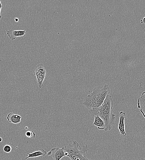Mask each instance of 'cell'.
I'll return each instance as SVG.
<instances>
[{
	"mask_svg": "<svg viewBox=\"0 0 145 160\" xmlns=\"http://www.w3.org/2000/svg\"><path fill=\"white\" fill-rule=\"evenodd\" d=\"M119 122L118 128L120 134L123 136H125L126 133L125 129L124 120L126 118V114L125 112L121 111L119 113Z\"/></svg>",
	"mask_w": 145,
	"mask_h": 160,
	"instance_id": "6",
	"label": "cell"
},
{
	"mask_svg": "<svg viewBox=\"0 0 145 160\" xmlns=\"http://www.w3.org/2000/svg\"><path fill=\"white\" fill-rule=\"evenodd\" d=\"M33 72L36 76L39 87L41 88L43 86V82L45 76L46 71L45 68L42 64H38L36 66Z\"/></svg>",
	"mask_w": 145,
	"mask_h": 160,
	"instance_id": "4",
	"label": "cell"
},
{
	"mask_svg": "<svg viewBox=\"0 0 145 160\" xmlns=\"http://www.w3.org/2000/svg\"><path fill=\"white\" fill-rule=\"evenodd\" d=\"M95 119L93 125L97 127L99 130L104 129L105 128V123L104 121L98 116L94 117Z\"/></svg>",
	"mask_w": 145,
	"mask_h": 160,
	"instance_id": "11",
	"label": "cell"
},
{
	"mask_svg": "<svg viewBox=\"0 0 145 160\" xmlns=\"http://www.w3.org/2000/svg\"><path fill=\"white\" fill-rule=\"evenodd\" d=\"M2 141V139L1 137H0V142H1Z\"/></svg>",
	"mask_w": 145,
	"mask_h": 160,
	"instance_id": "16",
	"label": "cell"
},
{
	"mask_svg": "<svg viewBox=\"0 0 145 160\" xmlns=\"http://www.w3.org/2000/svg\"><path fill=\"white\" fill-rule=\"evenodd\" d=\"M53 160H60L63 157L66 156L64 147L53 148L50 151Z\"/></svg>",
	"mask_w": 145,
	"mask_h": 160,
	"instance_id": "5",
	"label": "cell"
},
{
	"mask_svg": "<svg viewBox=\"0 0 145 160\" xmlns=\"http://www.w3.org/2000/svg\"><path fill=\"white\" fill-rule=\"evenodd\" d=\"M110 92L109 87L107 84L96 87L93 91L85 98L83 104L89 109L98 107L103 103Z\"/></svg>",
	"mask_w": 145,
	"mask_h": 160,
	"instance_id": "2",
	"label": "cell"
},
{
	"mask_svg": "<svg viewBox=\"0 0 145 160\" xmlns=\"http://www.w3.org/2000/svg\"><path fill=\"white\" fill-rule=\"evenodd\" d=\"M26 34L25 30H15L11 29L6 31V34L9 38L12 40H15L17 37H21Z\"/></svg>",
	"mask_w": 145,
	"mask_h": 160,
	"instance_id": "7",
	"label": "cell"
},
{
	"mask_svg": "<svg viewBox=\"0 0 145 160\" xmlns=\"http://www.w3.org/2000/svg\"><path fill=\"white\" fill-rule=\"evenodd\" d=\"M64 147L66 156L71 160H91L86 157L85 154L88 150L87 145L81 148L76 141H73L71 144Z\"/></svg>",
	"mask_w": 145,
	"mask_h": 160,
	"instance_id": "3",
	"label": "cell"
},
{
	"mask_svg": "<svg viewBox=\"0 0 145 160\" xmlns=\"http://www.w3.org/2000/svg\"><path fill=\"white\" fill-rule=\"evenodd\" d=\"M21 118L20 115L12 113H9L6 117V119L10 123L15 124L19 123L21 121Z\"/></svg>",
	"mask_w": 145,
	"mask_h": 160,
	"instance_id": "9",
	"label": "cell"
},
{
	"mask_svg": "<svg viewBox=\"0 0 145 160\" xmlns=\"http://www.w3.org/2000/svg\"><path fill=\"white\" fill-rule=\"evenodd\" d=\"M16 147L28 154V155L25 158V159H27L29 158H36L41 156H45L46 154L47 153L46 151L42 149H40L38 150L31 152V153H29L19 149L16 146Z\"/></svg>",
	"mask_w": 145,
	"mask_h": 160,
	"instance_id": "8",
	"label": "cell"
},
{
	"mask_svg": "<svg viewBox=\"0 0 145 160\" xmlns=\"http://www.w3.org/2000/svg\"><path fill=\"white\" fill-rule=\"evenodd\" d=\"M14 20L15 22H17L19 21V19L17 18H14Z\"/></svg>",
	"mask_w": 145,
	"mask_h": 160,
	"instance_id": "15",
	"label": "cell"
},
{
	"mask_svg": "<svg viewBox=\"0 0 145 160\" xmlns=\"http://www.w3.org/2000/svg\"><path fill=\"white\" fill-rule=\"evenodd\" d=\"M113 101L111 96L108 95L103 103L99 107L89 110V112L92 117L98 116L104 122L106 131L110 130L114 124L116 118L113 114Z\"/></svg>",
	"mask_w": 145,
	"mask_h": 160,
	"instance_id": "1",
	"label": "cell"
},
{
	"mask_svg": "<svg viewBox=\"0 0 145 160\" xmlns=\"http://www.w3.org/2000/svg\"><path fill=\"white\" fill-rule=\"evenodd\" d=\"M1 0H0V19L2 17V16L1 15V11L2 9V5L1 3Z\"/></svg>",
	"mask_w": 145,
	"mask_h": 160,
	"instance_id": "14",
	"label": "cell"
},
{
	"mask_svg": "<svg viewBox=\"0 0 145 160\" xmlns=\"http://www.w3.org/2000/svg\"><path fill=\"white\" fill-rule=\"evenodd\" d=\"M3 149L5 152L9 153L11 152L12 148L10 146L8 145H6L4 146Z\"/></svg>",
	"mask_w": 145,
	"mask_h": 160,
	"instance_id": "13",
	"label": "cell"
},
{
	"mask_svg": "<svg viewBox=\"0 0 145 160\" xmlns=\"http://www.w3.org/2000/svg\"><path fill=\"white\" fill-rule=\"evenodd\" d=\"M145 92H143L141 95L137 100L138 107L140 109V111L145 118Z\"/></svg>",
	"mask_w": 145,
	"mask_h": 160,
	"instance_id": "10",
	"label": "cell"
},
{
	"mask_svg": "<svg viewBox=\"0 0 145 160\" xmlns=\"http://www.w3.org/2000/svg\"><path fill=\"white\" fill-rule=\"evenodd\" d=\"M25 135L28 138H32L35 137L36 134L33 130H28L26 132Z\"/></svg>",
	"mask_w": 145,
	"mask_h": 160,
	"instance_id": "12",
	"label": "cell"
}]
</instances>
